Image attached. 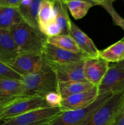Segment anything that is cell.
<instances>
[{
  "label": "cell",
  "instance_id": "cell-11",
  "mask_svg": "<svg viewBox=\"0 0 124 125\" xmlns=\"http://www.w3.org/2000/svg\"><path fill=\"white\" fill-rule=\"evenodd\" d=\"M41 56L47 63L80 62L85 61L87 59L81 52L74 53L58 48L47 43L44 47Z\"/></svg>",
  "mask_w": 124,
  "mask_h": 125
},
{
  "label": "cell",
  "instance_id": "cell-18",
  "mask_svg": "<svg viewBox=\"0 0 124 125\" xmlns=\"http://www.w3.org/2000/svg\"><path fill=\"white\" fill-rule=\"evenodd\" d=\"M98 57L108 63H118L124 59V37L106 48L99 51Z\"/></svg>",
  "mask_w": 124,
  "mask_h": 125
},
{
  "label": "cell",
  "instance_id": "cell-6",
  "mask_svg": "<svg viewBox=\"0 0 124 125\" xmlns=\"http://www.w3.org/2000/svg\"><path fill=\"white\" fill-rule=\"evenodd\" d=\"M50 107L44 97L40 95L21 98L0 109V122L38 109Z\"/></svg>",
  "mask_w": 124,
  "mask_h": 125
},
{
  "label": "cell",
  "instance_id": "cell-4",
  "mask_svg": "<svg viewBox=\"0 0 124 125\" xmlns=\"http://www.w3.org/2000/svg\"><path fill=\"white\" fill-rule=\"evenodd\" d=\"M60 107L38 109L0 122V125H49L62 113Z\"/></svg>",
  "mask_w": 124,
  "mask_h": 125
},
{
  "label": "cell",
  "instance_id": "cell-19",
  "mask_svg": "<svg viewBox=\"0 0 124 125\" xmlns=\"http://www.w3.org/2000/svg\"><path fill=\"white\" fill-rule=\"evenodd\" d=\"M46 42L51 45L74 53H80L77 44L69 34H60L56 36L47 37Z\"/></svg>",
  "mask_w": 124,
  "mask_h": 125
},
{
  "label": "cell",
  "instance_id": "cell-3",
  "mask_svg": "<svg viewBox=\"0 0 124 125\" xmlns=\"http://www.w3.org/2000/svg\"><path fill=\"white\" fill-rule=\"evenodd\" d=\"M124 103V91L114 94L82 125H113Z\"/></svg>",
  "mask_w": 124,
  "mask_h": 125
},
{
  "label": "cell",
  "instance_id": "cell-16",
  "mask_svg": "<svg viewBox=\"0 0 124 125\" xmlns=\"http://www.w3.org/2000/svg\"><path fill=\"white\" fill-rule=\"evenodd\" d=\"M23 20L18 7L0 6V29L10 30Z\"/></svg>",
  "mask_w": 124,
  "mask_h": 125
},
{
  "label": "cell",
  "instance_id": "cell-23",
  "mask_svg": "<svg viewBox=\"0 0 124 125\" xmlns=\"http://www.w3.org/2000/svg\"><path fill=\"white\" fill-rule=\"evenodd\" d=\"M12 79L22 81L23 76L8 65L0 61V79Z\"/></svg>",
  "mask_w": 124,
  "mask_h": 125
},
{
  "label": "cell",
  "instance_id": "cell-13",
  "mask_svg": "<svg viewBox=\"0 0 124 125\" xmlns=\"http://www.w3.org/2000/svg\"><path fill=\"white\" fill-rule=\"evenodd\" d=\"M109 63L100 57L87 58L84 62L83 73L86 81L98 87L109 68Z\"/></svg>",
  "mask_w": 124,
  "mask_h": 125
},
{
  "label": "cell",
  "instance_id": "cell-26",
  "mask_svg": "<svg viewBox=\"0 0 124 125\" xmlns=\"http://www.w3.org/2000/svg\"><path fill=\"white\" fill-rule=\"evenodd\" d=\"M44 98L50 107H60L63 99L58 91L49 93L45 95Z\"/></svg>",
  "mask_w": 124,
  "mask_h": 125
},
{
  "label": "cell",
  "instance_id": "cell-32",
  "mask_svg": "<svg viewBox=\"0 0 124 125\" xmlns=\"http://www.w3.org/2000/svg\"><path fill=\"white\" fill-rule=\"evenodd\" d=\"M114 65H115L118 66V67H121V68H124V59L122 60V61H120V62H118V63H114Z\"/></svg>",
  "mask_w": 124,
  "mask_h": 125
},
{
  "label": "cell",
  "instance_id": "cell-17",
  "mask_svg": "<svg viewBox=\"0 0 124 125\" xmlns=\"http://www.w3.org/2000/svg\"><path fill=\"white\" fill-rule=\"evenodd\" d=\"M94 87L86 80L58 83V92L64 98L70 95L88 91Z\"/></svg>",
  "mask_w": 124,
  "mask_h": 125
},
{
  "label": "cell",
  "instance_id": "cell-30",
  "mask_svg": "<svg viewBox=\"0 0 124 125\" xmlns=\"http://www.w3.org/2000/svg\"><path fill=\"white\" fill-rule=\"evenodd\" d=\"M113 125H124V116L118 118Z\"/></svg>",
  "mask_w": 124,
  "mask_h": 125
},
{
  "label": "cell",
  "instance_id": "cell-33",
  "mask_svg": "<svg viewBox=\"0 0 124 125\" xmlns=\"http://www.w3.org/2000/svg\"><path fill=\"white\" fill-rule=\"evenodd\" d=\"M51 1H53V0H51Z\"/></svg>",
  "mask_w": 124,
  "mask_h": 125
},
{
  "label": "cell",
  "instance_id": "cell-14",
  "mask_svg": "<svg viewBox=\"0 0 124 125\" xmlns=\"http://www.w3.org/2000/svg\"><path fill=\"white\" fill-rule=\"evenodd\" d=\"M68 34L71 37L81 53L86 58L98 57L99 51L92 40L71 21Z\"/></svg>",
  "mask_w": 124,
  "mask_h": 125
},
{
  "label": "cell",
  "instance_id": "cell-31",
  "mask_svg": "<svg viewBox=\"0 0 124 125\" xmlns=\"http://www.w3.org/2000/svg\"><path fill=\"white\" fill-rule=\"evenodd\" d=\"M123 116H124V104H123V106H122V107L121 109H120V112H119V115H118L116 120L118 119V118H119L120 117H123Z\"/></svg>",
  "mask_w": 124,
  "mask_h": 125
},
{
  "label": "cell",
  "instance_id": "cell-28",
  "mask_svg": "<svg viewBox=\"0 0 124 125\" xmlns=\"http://www.w3.org/2000/svg\"><path fill=\"white\" fill-rule=\"evenodd\" d=\"M64 1H66V0H64ZM82 1L91 4L92 6H100L101 7H102L105 5L113 4V2L116 0H82Z\"/></svg>",
  "mask_w": 124,
  "mask_h": 125
},
{
  "label": "cell",
  "instance_id": "cell-20",
  "mask_svg": "<svg viewBox=\"0 0 124 125\" xmlns=\"http://www.w3.org/2000/svg\"><path fill=\"white\" fill-rule=\"evenodd\" d=\"M55 11L53 1L51 0H42L38 17V23L40 31L46 24L55 21Z\"/></svg>",
  "mask_w": 124,
  "mask_h": 125
},
{
  "label": "cell",
  "instance_id": "cell-29",
  "mask_svg": "<svg viewBox=\"0 0 124 125\" xmlns=\"http://www.w3.org/2000/svg\"><path fill=\"white\" fill-rule=\"evenodd\" d=\"M20 2L21 0H0V6L18 7Z\"/></svg>",
  "mask_w": 124,
  "mask_h": 125
},
{
  "label": "cell",
  "instance_id": "cell-9",
  "mask_svg": "<svg viewBox=\"0 0 124 125\" xmlns=\"http://www.w3.org/2000/svg\"><path fill=\"white\" fill-rule=\"evenodd\" d=\"M84 62L48 64L55 73L58 83H65L86 80L83 73Z\"/></svg>",
  "mask_w": 124,
  "mask_h": 125
},
{
  "label": "cell",
  "instance_id": "cell-25",
  "mask_svg": "<svg viewBox=\"0 0 124 125\" xmlns=\"http://www.w3.org/2000/svg\"><path fill=\"white\" fill-rule=\"evenodd\" d=\"M40 31L47 37L56 36L62 34V30L55 21L51 22L46 24L44 27L40 29Z\"/></svg>",
  "mask_w": 124,
  "mask_h": 125
},
{
  "label": "cell",
  "instance_id": "cell-27",
  "mask_svg": "<svg viewBox=\"0 0 124 125\" xmlns=\"http://www.w3.org/2000/svg\"><path fill=\"white\" fill-rule=\"evenodd\" d=\"M31 1L32 0H21L20 4L18 7V9H19L21 15L23 16L24 20L27 13L28 9H29L30 3H31Z\"/></svg>",
  "mask_w": 124,
  "mask_h": 125
},
{
  "label": "cell",
  "instance_id": "cell-15",
  "mask_svg": "<svg viewBox=\"0 0 124 125\" xmlns=\"http://www.w3.org/2000/svg\"><path fill=\"white\" fill-rule=\"evenodd\" d=\"M19 53L10 31L0 29V61L7 64Z\"/></svg>",
  "mask_w": 124,
  "mask_h": 125
},
{
  "label": "cell",
  "instance_id": "cell-12",
  "mask_svg": "<svg viewBox=\"0 0 124 125\" xmlns=\"http://www.w3.org/2000/svg\"><path fill=\"white\" fill-rule=\"evenodd\" d=\"M98 96L97 87H94L88 91L64 98L60 107L62 112L85 108L93 103Z\"/></svg>",
  "mask_w": 124,
  "mask_h": 125
},
{
  "label": "cell",
  "instance_id": "cell-2",
  "mask_svg": "<svg viewBox=\"0 0 124 125\" xmlns=\"http://www.w3.org/2000/svg\"><path fill=\"white\" fill-rule=\"evenodd\" d=\"M22 82L25 96L40 95L44 97L49 93L58 91L57 76L50 66L38 73L24 76Z\"/></svg>",
  "mask_w": 124,
  "mask_h": 125
},
{
  "label": "cell",
  "instance_id": "cell-10",
  "mask_svg": "<svg viewBox=\"0 0 124 125\" xmlns=\"http://www.w3.org/2000/svg\"><path fill=\"white\" fill-rule=\"evenodd\" d=\"M23 97L25 95L21 80L0 79V109Z\"/></svg>",
  "mask_w": 124,
  "mask_h": 125
},
{
  "label": "cell",
  "instance_id": "cell-1",
  "mask_svg": "<svg viewBox=\"0 0 124 125\" xmlns=\"http://www.w3.org/2000/svg\"><path fill=\"white\" fill-rule=\"evenodd\" d=\"M9 31L19 52L41 55L47 43V37L39 29H35L24 20Z\"/></svg>",
  "mask_w": 124,
  "mask_h": 125
},
{
  "label": "cell",
  "instance_id": "cell-5",
  "mask_svg": "<svg viewBox=\"0 0 124 125\" xmlns=\"http://www.w3.org/2000/svg\"><path fill=\"white\" fill-rule=\"evenodd\" d=\"M112 95L111 93L100 95L93 103L85 108L63 112L49 125H82Z\"/></svg>",
  "mask_w": 124,
  "mask_h": 125
},
{
  "label": "cell",
  "instance_id": "cell-7",
  "mask_svg": "<svg viewBox=\"0 0 124 125\" xmlns=\"http://www.w3.org/2000/svg\"><path fill=\"white\" fill-rule=\"evenodd\" d=\"M7 65L21 76L38 73L49 67L41 55L26 52H19Z\"/></svg>",
  "mask_w": 124,
  "mask_h": 125
},
{
  "label": "cell",
  "instance_id": "cell-24",
  "mask_svg": "<svg viewBox=\"0 0 124 125\" xmlns=\"http://www.w3.org/2000/svg\"><path fill=\"white\" fill-rule=\"evenodd\" d=\"M102 7L108 12V14L111 17L114 24L121 28L124 31V18L119 15V13L115 11L113 4L105 5L102 6Z\"/></svg>",
  "mask_w": 124,
  "mask_h": 125
},
{
  "label": "cell",
  "instance_id": "cell-21",
  "mask_svg": "<svg viewBox=\"0 0 124 125\" xmlns=\"http://www.w3.org/2000/svg\"><path fill=\"white\" fill-rule=\"evenodd\" d=\"M64 2L68 10L75 20L83 18L86 15L89 10L93 7L91 4L82 0H66Z\"/></svg>",
  "mask_w": 124,
  "mask_h": 125
},
{
  "label": "cell",
  "instance_id": "cell-8",
  "mask_svg": "<svg viewBox=\"0 0 124 125\" xmlns=\"http://www.w3.org/2000/svg\"><path fill=\"white\" fill-rule=\"evenodd\" d=\"M98 95L106 93L112 94L124 91V68L113 64L109 66L99 85Z\"/></svg>",
  "mask_w": 124,
  "mask_h": 125
},
{
  "label": "cell",
  "instance_id": "cell-22",
  "mask_svg": "<svg viewBox=\"0 0 124 125\" xmlns=\"http://www.w3.org/2000/svg\"><path fill=\"white\" fill-rule=\"evenodd\" d=\"M41 1L42 0H32L27 13L24 18V20L28 24L37 29H39L38 17Z\"/></svg>",
  "mask_w": 124,
  "mask_h": 125
}]
</instances>
